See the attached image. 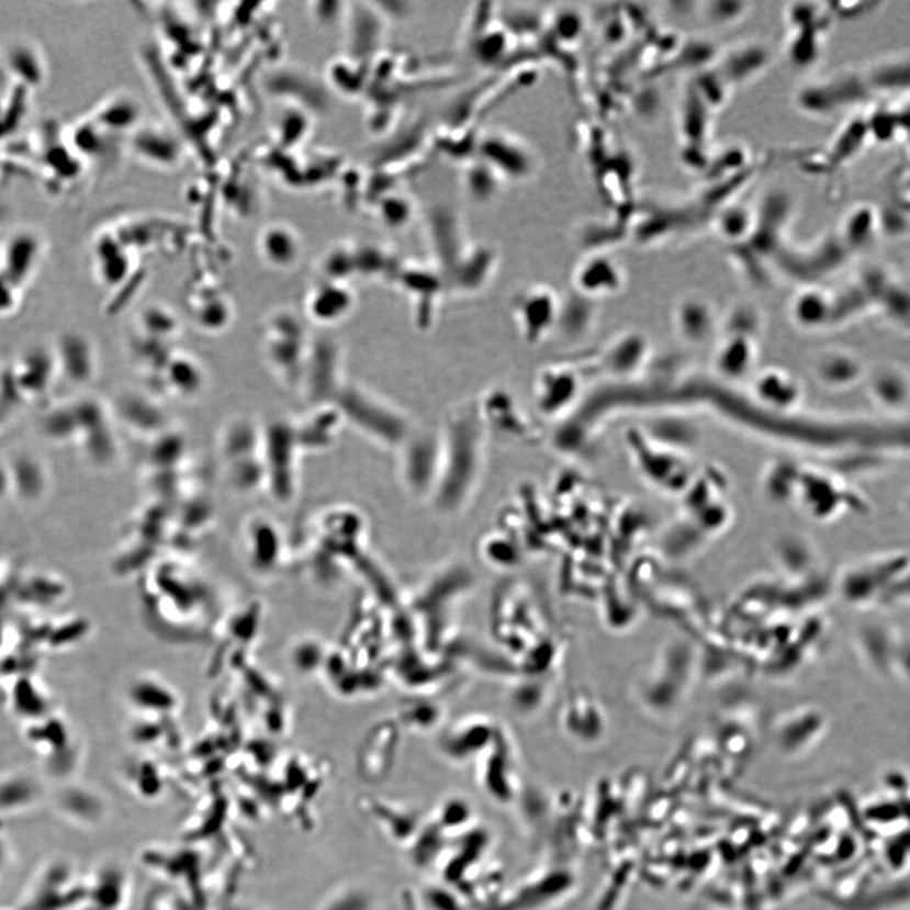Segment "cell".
<instances>
[{"label":"cell","instance_id":"cell-1","mask_svg":"<svg viewBox=\"0 0 910 910\" xmlns=\"http://www.w3.org/2000/svg\"><path fill=\"white\" fill-rule=\"evenodd\" d=\"M11 375L16 398L40 397L52 387L57 366L54 353L32 350L16 363Z\"/></svg>","mask_w":910,"mask_h":910},{"label":"cell","instance_id":"cell-9","mask_svg":"<svg viewBox=\"0 0 910 910\" xmlns=\"http://www.w3.org/2000/svg\"><path fill=\"white\" fill-rule=\"evenodd\" d=\"M11 411L12 406L8 405L7 401L3 397L0 398V429H2L8 417V413H10Z\"/></svg>","mask_w":910,"mask_h":910},{"label":"cell","instance_id":"cell-4","mask_svg":"<svg viewBox=\"0 0 910 910\" xmlns=\"http://www.w3.org/2000/svg\"><path fill=\"white\" fill-rule=\"evenodd\" d=\"M754 348L746 344L744 338L737 334V338L726 341L718 350L717 366L723 374L732 379L742 378L750 367L753 366Z\"/></svg>","mask_w":910,"mask_h":910},{"label":"cell","instance_id":"cell-5","mask_svg":"<svg viewBox=\"0 0 910 910\" xmlns=\"http://www.w3.org/2000/svg\"><path fill=\"white\" fill-rule=\"evenodd\" d=\"M98 884L91 891H87V898L94 910H115L116 903H121V889H124L123 875L114 869L103 872L96 879Z\"/></svg>","mask_w":910,"mask_h":910},{"label":"cell","instance_id":"cell-7","mask_svg":"<svg viewBox=\"0 0 910 910\" xmlns=\"http://www.w3.org/2000/svg\"><path fill=\"white\" fill-rule=\"evenodd\" d=\"M45 431L48 438L55 440H68L77 437L79 427L74 408H58V411L49 414L45 420Z\"/></svg>","mask_w":910,"mask_h":910},{"label":"cell","instance_id":"cell-8","mask_svg":"<svg viewBox=\"0 0 910 910\" xmlns=\"http://www.w3.org/2000/svg\"><path fill=\"white\" fill-rule=\"evenodd\" d=\"M12 492L10 465L0 462V499Z\"/></svg>","mask_w":910,"mask_h":910},{"label":"cell","instance_id":"cell-2","mask_svg":"<svg viewBox=\"0 0 910 910\" xmlns=\"http://www.w3.org/2000/svg\"><path fill=\"white\" fill-rule=\"evenodd\" d=\"M94 349L86 337L77 333L66 334L54 352L57 372H61L75 385L87 383L94 375Z\"/></svg>","mask_w":910,"mask_h":910},{"label":"cell","instance_id":"cell-3","mask_svg":"<svg viewBox=\"0 0 910 910\" xmlns=\"http://www.w3.org/2000/svg\"><path fill=\"white\" fill-rule=\"evenodd\" d=\"M8 465H10L12 492L27 501L36 499L44 494L47 487V473L37 459L22 456Z\"/></svg>","mask_w":910,"mask_h":910},{"label":"cell","instance_id":"cell-6","mask_svg":"<svg viewBox=\"0 0 910 910\" xmlns=\"http://www.w3.org/2000/svg\"><path fill=\"white\" fill-rule=\"evenodd\" d=\"M839 371L841 386L853 382L857 378L860 369L853 357L842 353L824 356L821 362L818 363V373H820L818 375H821L824 383H830L832 386L836 381Z\"/></svg>","mask_w":910,"mask_h":910}]
</instances>
